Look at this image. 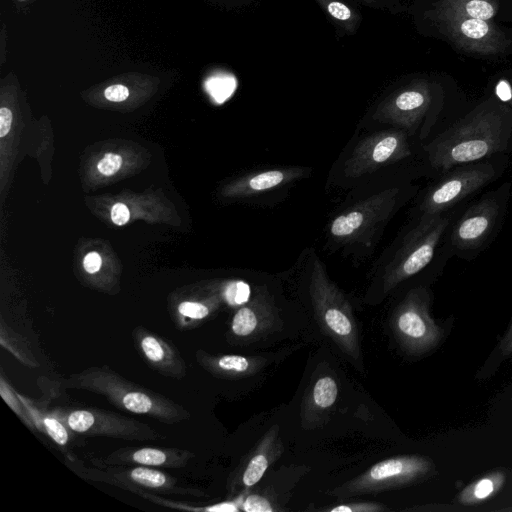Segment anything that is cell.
Returning a JSON list of instances; mask_svg holds the SVG:
<instances>
[{
	"instance_id": "35",
	"label": "cell",
	"mask_w": 512,
	"mask_h": 512,
	"mask_svg": "<svg viewBox=\"0 0 512 512\" xmlns=\"http://www.w3.org/2000/svg\"><path fill=\"white\" fill-rule=\"evenodd\" d=\"M101 257L97 252L88 253L83 260L84 269L90 273H96L101 267Z\"/></svg>"
},
{
	"instance_id": "30",
	"label": "cell",
	"mask_w": 512,
	"mask_h": 512,
	"mask_svg": "<svg viewBox=\"0 0 512 512\" xmlns=\"http://www.w3.org/2000/svg\"><path fill=\"white\" fill-rule=\"evenodd\" d=\"M1 395L5 402L20 416L23 418V421H25L27 424H30L27 416L25 413L26 409L24 410V405L19 399L17 393H12L10 388L6 386L4 380H1V389H0Z\"/></svg>"
},
{
	"instance_id": "38",
	"label": "cell",
	"mask_w": 512,
	"mask_h": 512,
	"mask_svg": "<svg viewBox=\"0 0 512 512\" xmlns=\"http://www.w3.org/2000/svg\"><path fill=\"white\" fill-rule=\"evenodd\" d=\"M378 508H373L371 506H363V505H359V506H354V507H351L349 505H340V506H337L333 509H331V512H353V511H371V510H377Z\"/></svg>"
},
{
	"instance_id": "34",
	"label": "cell",
	"mask_w": 512,
	"mask_h": 512,
	"mask_svg": "<svg viewBox=\"0 0 512 512\" xmlns=\"http://www.w3.org/2000/svg\"><path fill=\"white\" fill-rule=\"evenodd\" d=\"M111 219L116 225L122 226L130 219L128 207L123 203H116L111 209Z\"/></svg>"
},
{
	"instance_id": "12",
	"label": "cell",
	"mask_w": 512,
	"mask_h": 512,
	"mask_svg": "<svg viewBox=\"0 0 512 512\" xmlns=\"http://www.w3.org/2000/svg\"><path fill=\"white\" fill-rule=\"evenodd\" d=\"M56 417L62 422L65 421L70 430L83 435L137 441L155 440L160 437L157 431L146 424L99 409L71 410L65 417Z\"/></svg>"
},
{
	"instance_id": "1",
	"label": "cell",
	"mask_w": 512,
	"mask_h": 512,
	"mask_svg": "<svg viewBox=\"0 0 512 512\" xmlns=\"http://www.w3.org/2000/svg\"><path fill=\"white\" fill-rule=\"evenodd\" d=\"M439 176L459 165L512 152V109L492 96L457 117L422 146Z\"/></svg>"
},
{
	"instance_id": "23",
	"label": "cell",
	"mask_w": 512,
	"mask_h": 512,
	"mask_svg": "<svg viewBox=\"0 0 512 512\" xmlns=\"http://www.w3.org/2000/svg\"><path fill=\"white\" fill-rule=\"evenodd\" d=\"M337 394V384L329 376L318 379L313 388L314 403L321 408L332 406L337 398Z\"/></svg>"
},
{
	"instance_id": "9",
	"label": "cell",
	"mask_w": 512,
	"mask_h": 512,
	"mask_svg": "<svg viewBox=\"0 0 512 512\" xmlns=\"http://www.w3.org/2000/svg\"><path fill=\"white\" fill-rule=\"evenodd\" d=\"M454 47L480 56H497L512 47V38L492 20L468 17L429 18Z\"/></svg>"
},
{
	"instance_id": "5",
	"label": "cell",
	"mask_w": 512,
	"mask_h": 512,
	"mask_svg": "<svg viewBox=\"0 0 512 512\" xmlns=\"http://www.w3.org/2000/svg\"><path fill=\"white\" fill-rule=\"evenodd\" d=\"M509 166V154L455 166L428 187L418 207V218L449 212L463 200L499 179Z\"/></svg>"
},
{
	"instance_id": "15",
	"label": "cell",
	"mask_w": 512,
	"mask_h": 512,
	"mask_svg": "<svg viewBox=\"0 0 512 512\" xmlns=\"http://www.w3.org/2000/svg\"><path fill=\"white\" fill-rule=\"evenodd\" d=\"M191 454L188 451L172 448H125L110 454L104 461L113 465H141V466H184Z\"/></svg>"
},
{
	"instance_id": "4",
	"label": "cell",
	"mask_w": 512,
	"mask_h": 512,
	"mask_svg": "<svg viewBox=\"0 0 512 512\" xmlns=\"http://www.w3.org/2000/svg\"><path fill=\"white\" fill-rule=\"evenodd\" d=\"M512 184L503 182L471 203L451 223L444 239L448 256L473 260L497 237L505 221Z\"/></svg>"
},
{
	"instance_id": "3",
	"label": "cell",
	"mask_w": 512,
	"mask_h": 512,
	"mask_svg": "<svg viewBox=\"0 0 512 512\" xmlns=\"http://www.w3.org/2000/svg\"><path fill=\"white\" fill-rule=\"evenodd\" d=\"M66 388L87 390L104 396L119 409L174 424L189 417L182 406L170 399L131 383L108 367H92L62 381Z\"/></svg>"
},
{
	"instance_id": "17",
	"label": "cell",
	"mask_w": 512,
	"mask_h": 512,
	"mask_svg": "<svg viewBox=\"0 0 512 512\" xmlns=\"http://www.w3.org/2000/svg\"><path fill=\"white\" fill-rule=\"evenodd\" d=\"M499 9V0H439L426 12V17H468L492 20Z\"/></svg>"
},
{
	"instance_id": "36",
	"label": "cell",
	"mask_w": 512,
	"mask_h": 512,
	"mask_svg": "<svg viewBox=\"0 0 512 512\" xmlns=\"http://www.w3.org/2000/svg\"><path fill=\"white\" fill-rule=\"evenodd\" d=\"M12 112L7 107H1L0 108V137H5L10 129L12 124Z\"/></svg>"
},
{
	"instance_id": "18",
	"label": "cell",
	"mask_w": 512,
	"mask_h": 512,
	"mask_svg": "<svg viewBox=\"0 0 512 512\" xmlns=\"http://www.w3.org/2000/svg\"><path fill=\"white\" fill-rule=\"evenodd\" d=\"M505 473L495 470L473 481L457 495L460 504L471 506L493 497L505 483Z\"/></svg>"
},
{
	"instance_id": "29",
	"label": "cell",
	"mask_w": 512,
	"mask_h": 512,
	"mask_svg": "<svg viewBox=\"0 0 512 512\" xmlns=\"http://www.w3.org/2000/svg\"><path fill=\"white\" fill-rule=\"evenodd\" d=\"M178 313L192 320H202L208 316L210 310L208 306L196 301H183L177 307Z\"/></svg>"
},
{
	"instance_id": "26",
	"label": "cell",
	"mask_w": 512,
	"mask_h": 512,
	"mask_svg": "<svg viewBox=\"0 0 512 512\" xmlns=\"http://www.w3.org/2000/svg\"><path fill=\"white\" fill-rule=\"evenodd\" d=\"M224 297L231 305L246 303L250 297V287L243 281L230 282L224 290Z\"/></svg>"
},
{
	"instance_id": "24",
	"label": "cell",
	"mask_w": 512,
	"mask_h": 512,
	"mask_svg": "<svg viewBox=\"0 0 512 512\" xmlns=\"http://www.w3.org/2000/svg\"><path fill=\"white\" fill-rule=\"evenodd\" d=\"M258 324L255 310L250 306L240 308L233 317L232 331L237 336H248Z\"/></svg>"
},
{
	"instance_id": "13",
	"label": "cell",
	"mask_w": 512,
	"mask_h": 512,
	"mask_svg": "<svg viewBox=\"0 0 512 512\" xmlns=\"http://www.w3.org/2000/svg\"><path fill=\"white\" fill-rule=\"evenodd\" d=\"M434 469L433 463L419 456H404L386 459L375 464L365 475L361 483L402 484L424 477Z\"/></svg>"
},
{
	"instance_id": "28",
	"label": "cell",
	"mask_w": 512,
	"mask_h": 512,
	"mask_svg": "<svg viewBox=\"0 0 512 512\" xmlns=\"http://www.w3.org/2000/svg\"><path fill=\"white\" fill-rule=\"evenodd\" d=\"M490 96L512 109V76L498 78Z\"/></svg>"
},
{
	"instance_id": "33",
	"label": "cell",
	"mask_w": 512,
	"mask_h": 512,
	"mask_svg": "<svg viewBox=\"0 0 512 512\" xmlns=\"http://www.w3.org/2000/svg\"><path fill=\"white\" fill-rule=\"evenodd\" d=\"M104 96L109 101L122 102L128 98L129 90L124 85L115 84L105 89Z\"/></svg>"
},
{
	"instance_id": "19",
	"label": "cell",
	"mask_w": 512,
	"mask_h": 512,
	"mask_svg": "<svg viewBox=\"0 0 512 512\" xmlns=\"http://www.w3.org/2000/svg\"><path fill=\"white\" fill-rule=\"evenodd\" d=\"M120 480H126L146 489L171 490L174 489L175 479L170 478L161 471L148 468V466H137L126 470H114Z\"/></svg>"
},
{
	"instance_id": "32",
	"label": "cell",
	"mask_w": 512,
	"mask_h": 512,
	"mask_svg": "<svg viewBox=\"0 0 512 512\" xmlns=\"http://www.w3.org/2000/svg\"><path fill=\"white\" fill-rule=\"evenodd\" d=\"M243 509L247 512H272L273 508L267 499L259 495H249L243 502Z\"/></svg>"
},
{
	"instance_id": "11",
	"label": "cell",
	"mask_w": 512,
	"mask_h": 512,
	"mask_svg": "<svg viewBox=\"0 0 512 512\" xmlns=\"http://www.w3.org/2000/svg\"><path fill=\"white\" fill-rule=\"evenodd\" d=\"M401 196L399 187L387 188L371 195L335 217L329 227L330 234L343 241L363 239L392 215Z\"/></svg>"
},
{
	"instance_id": "10",
	"label": "cell",
	"mask_w": 512,
	"mask_h": 512,
	"mask_svg": "<svg viewBox=\"0 0 512 512\" xmlns=\"http://www.w3.org/2000/svg\"><path fill=\"white\" fill-rule=\"evenodd\" d=\"M410 135L403 129L380 131L362 139L344 165L346 176L359 178L412 156Z\"/></svg>"
},
{
	"instance_id": "31",
	"label": "cell",
	"mask_w": 512,
	"mask_h": 512,
	"mask_svg": "<svg viewBox=\"0 0 512 512\" xmlns=\"http://www.w3.org/2000/svg\"><path fill=\"white\" fill-rule=\"evenodd\" d=\"M122 165V157L114 153H106L97 164L98 171L105 175L115 174Z\"/></svg>"
},
{
	"instance_id": "16",
	"label": "cell",
	"mask_w": 512,
	"mask_h": 512,
	"mask_svg": "<svg viewBox=\"0 0 512 512\" xmlns=\"http://www.w3.org/2000/svg\"><path fill=\"white\" fill-rule=\"evenodd\" d=\"M303 173L300 168H282L248 174L237 180L230 187V192L236 196H253L298 179Z\"/></svg>"
},
{
	"instance_id": "2",
	"label": "cell",
	"mask_w": 512,
	"mask_h": 512,
	"mask_svg": "<svg viewBox=\"0 0 512 512\" xmlns=\"http://www.w3.org/2000/svg\"><path fill=\"white\" fill-rule=\"evenodd\" d=\"M450 108L451 97L442 84L418 79L386 97L374 118L417 136L425 144L443 130L440 124L447 127L451 123Z\"/></svg>"
},
{
	"instance_id": "22",
	"label": "cell",
	"mask_w": 512,
	"mask_h": 512,
	"mask_svg": "<svg viewBox=\"0 0 512 512\" xmlns=\"http://www.w3.org/2000/svg\"><path fill=\"white\" fill-rule=\"evenodd\" d=\"M1 346L10 351L19 361L29 367H38L39 363L36 361L32 351L25 344V339L17 336L9 327L1 324L0 334Z\"/></svg>"
},
{
	"instance_id": "39",
	"label": "cell",
	"mask_w": 512,
	"mask_h": 512,
	"mask_svg": "<svg viewBox=\"0 0 512 512\" xmlns=\"http://www.w3.org/2000/svg\"><path fill=\"white\" fill-rule=\"evenodd\" d=\"M206 510L216 511V512H231V511H237L238 508L233 503H221V504L209 507Z\"/></svg>"
},
{
	"instance_id": "8",
	"label": "cell",
	"mask_w": 512,
	"mask_h": 512,
	"mask_svg": "<svg viewBox=\"0 0 512 512\" xmlns=\"http://www.w3.org/2000/svg\"><path fill=\"white\" fill-rule=\"evenodd\" d=\"M431 294L426 287L408 292L395 311L396 335L407 350L424 353L435 348L443 338V330L430 315Z\"/></svg>"
},
{
	"instance_id": "21",
	"label": "cell",
	"mask_w": 512,
	"mask_h": 512,
	"mask_svg": "<svg viewBox=\"0 0 512 512\" xmlns=\"http://www.w3.org/2000/svg\"><path fill=\"white\" fill-rule=\"evenodd\" d=\"M323 11L346 32L353 33L360 22V15L341 0H315Z\"/></svg>"
},
{
	"instance_id": "37",
	"label": "cell",
	"mask_w": 512,
	"mask_h": 512,
	"mask_svg": "<svg viewBox=\"0 0 512 512\" xmlns=\"http://www.w3.org/2000/svg\"><path fill=\"white\" fill-rule=\"evenodd\" d=\"M499 350L504 356L512 354V322L499 343Z\"/></svg>"
},
{
	"instance_id": "14",
	"label": "cell",
	"mask_w": 512,
	"mask_h": 512,
	"mask_svg": "<svg viewBox=\"0 0 512 512\" xmlns=\"http://www.w3.org/2000/svg\"><path fill=\"white\" fill-rule=\"evenodd\" d=\"M133 335L140 353L154 370L173 378L185 375V364L173 345L142 328L135 329Z\"/></svg>"
},
{
	"instance_id": "7",
	"label": "cell",
	"mask_w": 512,
	"mask_h": 512,
	"mask_svg": "<svg viewBox=\"0 0 512 512\" xmlns=\"http://www.w3.org/2000/svg\"><path fill=\"white\" fill-rule=\"evenodd\" d=\"M310 291L315 311L324 326L349 353L357 354V330L350 307L329 280L325 267L317 257L313 260Z\"/></svg>"
},
{
	"instance_id": "25",
	"label": "cell",
	"mask_w": 512,
	"mask_h": 512,
	"mask_svg": "<svg viewBox=\"0 0 512 512\" xmlns=\"http://www.w3.org/2000/svg\"><path fill=\"white\" fill-rule=\"evenodd\" d=\"M268 468V460L264 454L255 455L248 463L242 481L245 486L250 487L256 484Z\"/></svg>"
},
{
	"instance_id": "20",
	"label": "cell",
	"mask_w": 512,
	"mask_h": 512,
	"mask_svg": "<svg viewBox=\"0 0 512 512\" xmlns=\"http://www.w3.org/2000/svg\"><path fill=\"white\" fill-rule=\"evenodd\" d=\"M23 405L26 407L27 414L32 425L37 426L41 431L45 432L57 444L64 446L68 442V431L62 421L55 415L43 414L32 405L31 402L25 400L21 395L17 394Z\"/></svg>"
},
{
	"instance_id": "27",
	"label": "cell",
	"mask_w": 512,
	"mask_h": 512,
	"mask_svg": "<svg viewBox=\"0 0 512 512\" xmlns=\"http://www.w3.org/2000/svg\"><path fill=\"white\" fill-rule=\"evenodd\" d=\"M214 362L219 370L225 372L241 373L249 368L248 359L239 355H224L215 359Z\"/></svg>"
},
{
	"instance_id": "6",
	"label": "cell",
	"mask_w": 512,
	"mask_h": 512,
	"mask_svg": "<svg viewBox=\"0 0 512 512\" xmlns=\"http://www.w3.org/2000/svg\"><path fill=\"white\" fill-rule=\"evenodd\" d=\"M453 220L450 211L418 218L385 269V290L415 276L432 262Z\"/></svg>"
}]
</instances>
